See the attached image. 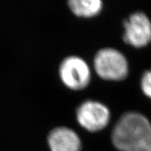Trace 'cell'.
<instances>
[{
	"label": "cell",
	"mask_w": 151,
	"mask_h": 151,
	"mask_svg": "<svg viewBox=\"0 0 151 151\" xmlns=\"http://www.w3.org/2000/svg\"><path fill=\"white\" fill-rule=\"evenodd\" d=\"M112 138L121 151H151V123L140 113H126L114 127Z\"/></svg>",
	"instance_id": "cell-1"
},
{
	"label": "cell",
	"mask_w": 151,
	"mask_h": 151,
	"mask_svg": "<svg viewBox=\"0 0 151 151\" xmlns=\"http://www.w3.org/2000/svg\"><path fill=\"white\" fill-rule=\"evenodd\" d=\"M94 66L98 75L106 80H123L128 73L125 56L113 48L99 50L94 59Z\"/></svg>",
	"instance_id": "cell-2"
},
{
	"label": "cell",
	"mask_w": 151,
	"mask_h": 151,
	"mask_svg": "<svg viewBox=\"0 0 151 151\" xmlns=\"http://www.w3.org/2000/svg\"><path fill=\"white\" fill-rule=\"evenodd\" d=\"M60 75L65 85L73 90L84 88L90 80L89 66L85 60L76 56H68L63 60Z\"/></svg>",
	"instance_id": "cell-3"
},
{
	"label": "cell",
	"mask_w": 151,
	"mask_h": 151,
	"mask_svg": "<svg viewBox=\"0 0 151 151\" xmlns=\"http://www.w3.org/2000/svg\"><path fill=\"white\" fill-rule=\"evenodd\" d=\"M126 42L135 47H142L151 42V22L143 12H134L123 23Z\"/></svg>",
	"instance_id": "cell-4"
},
{
	"label": "cell",
	"mask_w": 151,
	"mask_h": 151,
	"mask_svg": "<svg viewBox=\"0 0 151 151\" xmlns=\"http://www.w3.org/2000/svg\"><path fill=\"white\" fill-rule=\"evenodd\" d=\"M80 124L88 130L97 131L109 123L110 113L104 104L94 100H86L78 107L76 112Z\"/></svg>",
	"instance_id": "cell-5"
},
{
	"label": "cell",
	"mask_w": 151,
	"mask_h": 151,
	"mask_svg": "<svg viewBox=\"0 0 151 151\" xmlns=\"http://www.w3.org/2000/svg\"><path fill=\"white\" fill-rule=\"evenodd\" d=\"M51 151H80V137L72 129L60 127L55 128L48 137Z\"/></svg>",
	"instance_id": "cell-6"
},
{
	"label": "cell",
	"mask_w": 151,
	"mask_h": 151,
	"mask_svg": "<svg viewBox=\"0 0 151 151\" xmlns=\"http://www.w3.org/2000/svg\"><path fill=\"white\" fill-rule=\"evenodd\" d=\"M69 5L75 14L86 17L95 16L102 9L100 0H71Z\"/></svg>",
	"instance_id": "cell-7"
},
{
	"label": "cell",
	"mask_w": 151,
	"mask_h": 151,
	"mask_svg": "<svg viewBox=\"0 0 151 151\" xmlns=\"http://www.w3.org/2000/svg\"><path fill=\"white\" fill-rule=\"evenodd\" d=\"M141 88L143 93L151 98V70L143 73L141 79Z\"/></svg>",
	"instance_id": "cell-8"
}]
</instances>
